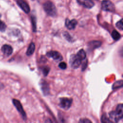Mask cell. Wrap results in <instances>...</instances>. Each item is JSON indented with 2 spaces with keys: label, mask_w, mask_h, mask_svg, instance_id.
Instances as JSON below:
<instances>
[{
  "label": "cell",
  "mask_w": 123,
  "mask_h": 123,
  "mask_svg": "<svg viewBox=\"0 0 123 123\" xmlns=\"http://www.w3.org/2000/svg\"><path fill=\"white\" fill-rule=\"evenodd\" d=\"M110 118L115 122H118L123 118V105L122 104H119L115 111H111L109 113Z\"/></svg>",
  "instance_id": "obj_1"
},
{
  "label": "cell",
  "mask_w": 123,
  "mask_h": 123,
  "mask_svg": "<svg viewBox=\"0 0 123 123\" xmlns=\"http://www.w3.org/2000/svg\"><path fill=\"white\" fill-rule=\"evenodd\" d=\"M43 8L46 13L51 16H54L57 13L56 8L54 4L49 1L46 2L43 4Z\"/></svg>",
  "instance_id": "obj_2"
},
{
  "label": "cell",
  "mask_w": 123,
  "mask_h": 123,
  "mask_svg": "<svg viewBox=\"0 0 123 123\" xmlns=\"http://www.w3.org/2000/svg\"><path fill=\"white\" fill-rule=\"evenodd\" d=\"M102 9L105 11L114 12L115 8L113 3L109 0H103L101 2Z\"/></svg>",
  "instance_id": "obj_3"
},
{
  "label": "cell",
  "mask_w": 123,
  "mask_h": 123,
  "mask_svg": "<svg viewBox=\"0 0 123 123\" xmlns=\"http://www.w3.org/2000/svg\"><path fill=\"white\" fill-rule=\"evenodd\" d=\"M73 100L72 98H60L59 106L64 110H68L71 107Z\"/></svg>",
  "instance_id": "obj_4"
},
{
  "label": "cell",
  "mask_w": 123,
  "mask_h": 123,
  "mask_svg": "<svg viewBox=\"0 0 123 123\" xmlns=\"http://www.w3.org/2000/svg\"><path fill=\"white\" fill-rule=\"evenodd\" d=\"M12 103H13L14 106L16 108L17 110L22 115V116L23 118L24 119V120H25L26 118V113L23 109V108L22 107V105L21 102L17 99H13Z\"/></svg>",
  "instance_id": "obj_5"
},
{
  "label": "cell",
  "mask_w": 123,
  "mask_h": 123,
  "mask_svg": "<svg viewBox=\"0 0 123 123\" xmlns=\"http://www.w3.org/2000/svg\"><path fill=\"white\" fill-rule=\"evenodd\" d=\"M46 55L48 57L52 58L56 62L61 61L63 59L61 53L57 51H49L46 53Z\"/></svg>",
  "instance_id": "obj_6"
},
{
  "label": "cell",
  "mask_w": 123,
  "mask_h": 123,
  "mask_svg": "<svg viewBox=\"0 0 123 123\" xmlns=\"http://www.w3.org/2000/svg\"><path fill=\"white\" fill-rule=\"evenodd\" d=\"M71 67L73 68H78L81 64L82 60L79 59L76 55H73L70 60Z\"/></svg>",
  "instance_id": "obj_7"
},
{
  "label": "cell",
  "mask_w": 123,
  "mask_h": 123,
  "mask_svg": "<svg viewBox=\"0 0 123 123\" xmlns=\"http://www.w3.org/2000/svg\"><path fill=\"white\" fill-rule=\"evenodd\" d=\"M17 4L26 13H28L30 12V7L28 4L24 0H18L17 1Z\"/></svg>",
  "instance_id": "obj_8"
},
{
  "label": "cell",
  "mask_w": 123,
  "mask_h": 123,
  "mask_svg": "<svg viewBox=\"0 0 123 123\" xmlns=\"http://www.w3.org/2000/svg\"><path fill=\"white\" fill-rule=\"evenodd\" d=\"M77 2L84 7L90 9L94 6V3L92 0H76Z\"/></svg>",
  "instance_id": "obj_9"
},
{
  "label": "cell",
  "mask_w": 123,
  "mask_h": 123,
  "mask_svg": "<svg viewBox=\"0 0 123 123\" xmlns=\"http://www.w3.org/2000/svg\"><path fill=\"white\" fill-rule=\"evenodd\" d=\"M77 24V22L75 19H72L70 20L68 19H66L65 22V25L66 27L70 30H72L75 28Z\"/></svg>",
  "instance_id": "obj_10"
},
{
  "label": "cell",
  "mask_w": 123,
  "mask_h": 123,
  "mask_svg": "<svg viewBox=\"0 0 123 123\" xmlns=\"http://www.w3.org/2000/svg\"><path fill=\"white\" fill-rule=\"evenodd\" d=\"M1 51L3 52V53L7 56H10L11 55L13 51V49L9 45H4L2 48H1Z\"/></svg>",
  "instance_id": "obj_11"
},
{
  "label": "cell",
  "mask_w": 123,
  "mask_h": 123,
  "mask_svg": "<svg viewBox=\"0 0 123 123\" xmlns=\"http://www.w3.org/2000/svg\"><path fill=\"white\" fill-rule=\"evenodd\" d=\"M101 45V42L97 40H93L89 42L88 43V47L89 49L93 50L95 49L98 48Z\"/></svg>",
  "instance_id": "obj_12"
},
{
  "label": "cell",
  "mask_w": 123,
  "mask_h": 123,
  "mask_svg": "<svg viewBox=\"0 0 123 123\" xmlns=\"http://www.w3.org/2000/svg\"><path fill=\"white\" fill-rule=\"evenodd\" d=\"M41 89L44 95H47L49 93V86L47 83L44 80H42L41 81V83L40 84Z\"/></svg>",
  "instance_id": "obj_13"
},
{
  "label": "cell",
  "mask_w": 123,
  "mask_h": 123,
  "mask_svg": "<svg viewBox=\"0 0 123 123\" xmlns=\"http://www.w3.org/2000/svg\"><path fill=\"white\" fill-rule=\"evenodd\" d=\"M35 45L33 42H32L30 44L27 49V51L26 52V55L27 56H30L32 55L35 51Z\"/></svg>",
  "instance_id": "obj_14"
},
{
  "label": "cell",
  "mask_w": 123,
  "mask_h": 123,
  "mask_svg": "<svg viewBox=\"0 0 123 123\" xmlns=\"http://www.w3.org/2000/svg\"><path fill=\"white\" fill-rule=\"evenodd\" d=\"M76 55L82 61L85 60V59H86V52H85V51L83 49H80V50H79L78 52H77V53Z\"/></svg>",
  "instance_id": "obj_15"
},
{
  "label": "cell",
  "mask_w": 123,
  "mask_h": 123,
  "mask_svg": "<svg viewBox=\"0 0 123 123\" xmlns=\"http://www.w3.org/2000/svg\"><path fill=\"white\" fill-rule=\"evenodd\" d=\"M111 37L114 40H118L121 38V36L118 31H117L115 30H114L111 33Z\"/></svg>",
  "instance_id": "obj_16"
},
{
  "label": "cell",
  "mask_w": 123,
  "mask_h": 123,
  "mask_svg": "<svg viewBox=\"0 0 123 123\" xmlns=\"http://www.w3.org/2000/svg\"><path fill=\"white\" fill-rule=\"evenodd\" d=\"M123 85V80H120L114 83L112 86V89H115L117 88H119L120 87H122Z\"/></svg>",
  "instance_id": "obj_17"
},
{
  "label": "cell",
  "mask_w": 123,
  "mask_h": 123,
  "mask_svg": "<svg viewBox=\"0 0 123 123\" xmlns=\"http://www.w3.org/2000/svg\"><path fill=\"white\" fill-rule=\"evenodd\" d=\"M31 20H32L33 31L35 32L36 31V17L35 16H31Z\"/></svg>",
  "instance_id": "obj_18"
},
{
  "label": "cell",
  "mask_w": 123,
  "mask_h": 123,
  "mask_svg": "<svg viewBox=\"0 0 123 123\" xmlns=\"http://www.w3.org/2000/svg\"><path fill=\"white\" fill-rule=\"evenodd\" d=\"M123 19H121L119 21H118L116 24V27L119 29L121 30H123Z\"/></svg>",
  "instance_id": "obj_19"
},
{
  "label": "cell",
  "mask_w": 123,
  "mask_h": 123,
  "mask_svg": "<svg viewBox=\"0 0 123 123\" xmlns=\"http://www.w3.org/2000/svg\"><path fill=\"white\" fill-rule=\"evenodd\" d=\"M101 122L102 123H111L112 122L111 121H110L108 118L106 116V114H103L101 118Z\"/></svg>",
  "instance_id": "obj_20"
},
{
  "label": "cell",
  "mask_w": 123,
  "mask_h": 123,
  "mask_svg": "<svg viewBox=\"0 0 123 123\" xmlns=\"http://www.w3.org/2000/svg\"><path fill=\"white\" fill-rule=\"evenodd\" d=\"M63 35L64 37L66 39H67L68 41H72V37L70 35V34L67 32H64L63 34Z\"/></svg>",
  "instance_id": "obj_21"
},
{
  "label": "cell",
  "mask_w": 123,
  "mask_h": 123,
  "mask_svg": "<svg viewBox=\"0 0 123 123\" xmlns=\"http://www.w3.org/2000/svg\"><path fill=\"white\" fill-rule=\"evenodd\" d=\"M6 28V24L2 21L0 20V31L3 32Z\"/></svg>",
  "instance_id": "obj_22"
},
{
  "label": "cell",
  "mask_w": 123,
  "mask_h": 123,
  "mask_svg": "<svg viewBox=\"0 0 123 123\" xmlns=\"http://www.w3.org/2000/svg\"><path fill=\"white\" fill-rule=\"evenodd\" d=\"M49 68L48 66H45L42 68V72L45 76H47L49 71Z\"/></svg>",
  "instance_id": "obj_23"
},
{
  "label": "cell",
  "mask_w": 123,
  "mask_h": 123,
  "mask_svg": "<svg viewBox=\"0 0 123 123\" xmlns=\"http://www.w3.org/2000/svg\"><path fill=\"white\" fill-rule=\"evenodd\" d=\"M59 67L62 69H63V70H64L66 68H67V64L65 62H61L59 63Z\"/></svg>",
  "instance_id": "obj_24"
},
{
  "label": "cell",
  "mask_w": 123,
  "mask_h": 123,
  "mask_svg": "<svg viewBox=\"0 0 123 123\" xmlns=\"http://www.w3.org/2000/svg\"><path fill=\"white\" fill-rule=\"evenodd\" d=\"M87 60L86 59V61L84 62H83V63L82 64V71L85 70L86 68L87 67Z\"/></svg>",
  "instance_id": "obj_25"
},
{
  "label": "cell",
  "mask_w": 123,
  "mask_h": 123,
  "mask_svg": "<svg viewBox=\"0 0 123 123\" xmlns=\"http://www.w3.org/2000/svg\"><path fill=\"white\" fill-rule=\"evenodd\" d=\"M80 123H91V121H90L89 120L87 119H81L79 121Z\"/></svg>",
  "instance_id": "obj_26"
}]
</instances>
